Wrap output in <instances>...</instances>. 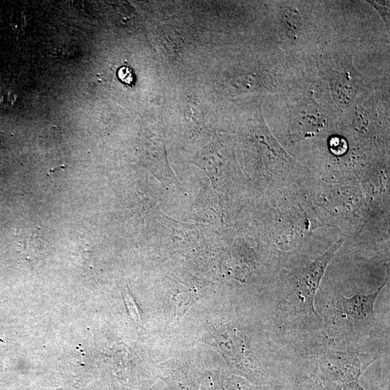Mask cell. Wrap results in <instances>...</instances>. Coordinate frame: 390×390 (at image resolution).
Segmentation results:
<instances>
[{"instance_id": "cell-3", "label": "cell", "mask_w": 390, "mask_h": 390, "mask_svg": "<svg viewBox=\"0 0 390 390\" xmlns=\"http://www.w3.org/2000/svg\"><path fill=\"white\" fill-rule=\"evenodd\" d=\"M343 241L339 239L323 256L307 265L301 272L298 280V297L304 310L316 313L314 299L321 286L328 264L342 246Z\"/></svg>"}, {"instance_id": "cell-9", "label": "cell", "mask_w": 390, "mask_h": 390, "mask_svg": "<svg viewBox=\"0 0 390 390\" xmlns=\"http://www.w3.org/2000/svg\"><path fill=\"white\" fill-rule=\"evenodd\" d=\"M122 294L131 316L134 319V321L136 323H139L140 318H139L138 309L134 301V299L131 297V295H130V294H128L126 292H123Z\"/></svg>"}, {"instance_id": "cell-2", "label": "cell", "mask_w": 390, "mask_h": 390, "mask_svg": "<svg viewBox=\"0 0 390 390\" xmlns=\"http://www.w3.org/2000/svg\"><path fill=\"white\" fill-rule=\"evenodd\" d=\"M376 354L329 350L319 363L326 386L359 382L365 371L377 360Z\"/></svg>"}, {"instance_id": "cell-13", "label": "cell", "mask_w": 390, "mask_h": 390, "mask_svg": "<svg viewBox=\"0 0 390 390\" xmlns=\"http://www.w3.org/2000/svg\"><path fill=\"white\" fill-rule=\"evenodd\" d=\"M370 3L380 13L381 16H382V18L386 24V21H389V19L387 18V16L389 17V4L388 5L384 4L383 2L382 3L376 2V4H372V2Z\"/></svg>"}, {"instance_id": "cell-7", "label": "cell", "mask_w": 390, "mask_h": 390, "mask_svg": "<svg viewBox=\"0 0 390 390\" xmlns=\"http://www.w3.org/2000/svg\"><path fill=\"white\" fill-rule=\"evenodd\" d=\"M282 21L289 37L295 39L302 25L299 13L292 8L287 9L282 15Z\"/></svg>"}, {"instance_id": "cell-8", "label": "cell", "mask_w": 390, "mask_h": 390, "mask_svg": "<svg viewBox=\"0 0 390 390\" xmlns=\"http://www.w3.org/2000/svg\"><path fill=\"white\" fill-rule=\"evenodd\" d=\"M173 390H196V385L190 376L174 373L166 379Z\"/></svg>"}, {"instance_id": "cell-10", "label": "cell", "mask_w": 390, "mask_h": 390, "mask_svg": "<svg viewBox=\"0 0 390 390\" xmlns=\"http://www.w3.org/2000/svg\"><path fill=\"white\" fill-rule=\"evenodd\" d=\"M17 98V95L13 91H5L0 93V105L4 106V108L13 106L16 102Z\"/></svg>"}, {"instance_id": "cell-14", "label": "cell", "mask_w": 390, "mask_h": 390, "mask_svg": "<svg viewBox=\"0 0 390 390\" xmlns=\"http://www.w3.org/2000/svg\"><path fill=\"white\" fill-rule=\"evenodd\" d=\"M13 25L16 29H23L26 25L25 18L23 13L16 14L13 18Z\"/></svg>"}, {"instance_id": "cell-12", "label": "cell", "mask_w": 390, "mask_h": 390, "mask_svg": "<svg viewBox=\"0 0 390 390\" xmlns=\"http://www.w3.org/2000/svg\"><path fill=\"white\" fill-rule=\"evenodd\" d=\"M329 390H367L359 382H353L330 387Z\"/></svg>"}, {"instance_id": "cell-4", "label": "cell", "mask_w": 390, "mask_h": 390, "mask_svg": "<svg viewBox=\"0 0 390 390\" xmlns=\"http://www.w3.org/2000/svg\"><path fill=\"white\" fill-rule=\"evenodd\" d=\"M388 277L378 290L370 295L358 294L350 298L343 296L335 297L333 302L334 313L336 316L351 317L357 321L370 320L374 315V304L376 300L386 285Z\"/></svg>"}, {"instance_id": "cell-5", "label": "cell", "mask_w": 390, "mask_h": 390, "mask_svg": "<svg viewBox=\"0 0 390 390\" xmlns=\"http://www.w3.org/2000/svg\"><path fill=\"white\" fill-rule=\"evenodd\" d=\"M331 86L337 102L342 105L349 104L356 96L357 88L352 74L333 71L331 76Z\"/></svg>"}, {"instance_id": "cell-6", "label": "cell", "mask_w": 390, "mask_h": 390, "mask_svg": "<svg viewBox=\"0 0 390 390\" xmlns=\"http://www.w3.org/2000/svg\"><path fill=\"white\" fill-rule=\"evenodd\" d=\"M323 127V122L317 115L307 111H300L294 116V129L300 136L306 137Z\"/></svg>"}, {"instance_id": "cell-1", "label": "cell", "mask_w": 390, "mask_h": 390, "mask_svg": "<svg viewBox=\"0 0 390 390\" xmlns=\"http://www.w3.org/2000/svg\"><path fill=\"white\" fill-rule=\"evenodd\" d=\"M210 341L222 353L231 371L248 381L263 384L268 377L240 332L230 325L215 328Z\"/></svg>"}, {"instance_id": "cell-11", "label": "cell", "mask_w": 390, "mask_h": 390, "mask_svg": "<svg viewBox=\"0 0 390 390\" xmlns=\"http://www.w3.org/2000/svg\"><path fill=\"white\" fill-rule=\"evenodd\" d=\"M118 76L120 79L127 85H131L134 82V74L129 67H122L120 69Z\"/></svg>"}]
</instances>
